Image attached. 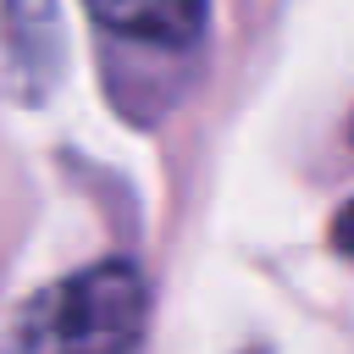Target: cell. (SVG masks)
<instances>
[{
	"label": "cell",
	"instance_id": "cell-1",
	"mask_svg": "<svg viewBox=\"0 0 354 354\" xmlns=\"http://www.w3.org/2000/svg\"><path fill=\"white\" fill-rule=\"evenodd\" d=\"M144 321L149 288L138 266L100 260L77 277L39 288L6 332V354H133Z\"/></svg>",
	"mask_w": 354,
	"mask_h": 354
},
{
	"label": "cell",
	"instance_id": "cell-2",
	"mask_svg": "<svg viewBox=\"0 0 354 354\" xmlns=\"http://www.w3.org/2000/svg\"><path fill=\"white\" fill-rule=\"evenodd\" d=\"M94 22L138 44H194L205 28V0H83Z\"/></svg>",
	"mask_w": 354,
	"mask_h": 354
},
{
	"label": "cell",
	"instance_id": "cell-3",
	"mask_svg": "<svg viewBox=\"0 0 354 354\" xmlns=\"http://www.w3.org/2000/svg\"><path fill=\"white\" fill-rule=\"evenodd\" d=\"M0 22H6V55H11L17 77L39 94L55 77V66H61V50H55V0H6Z\"/></svg>",
	"mask_w": 354,
	"mask_h": 354
},
{
	"label": "cell",
	"instance_id": "cell-4",
	"mask_svg": "<svg viewBox=\"0 0 354 354\" xmlns=\"http://www.w3.org/2000/svg\"><path fill=\"white\" fill-rule=\"evenodd\" d=\"M332 243H337L343 254H354V205H343V216L332 221Z\"/></svg>",
	"mask_w": 354,
	"mask_h": 354
},
{
	"label": "cell",
	"instance_id": "cell-5",
	"mask_svg": "<svg viewBox=\"0 0 354 354\" xmlns=\"http://www.w3.org/2000/svg\"><path fill=\"white\" fill-rule=\"evenodd\" d=\"M348 138H354V116H348Z\"/></svg>",
	"mask_w": 354,
	"mask_h": 354
}]
</instances>
